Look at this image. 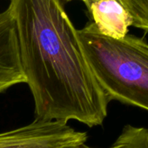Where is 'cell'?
Segmentation results:
<instances>
[{"instance_id": "cell-1", "label": "cell", "mask_w": 148, "mask_h": 148, "mask_svg": "<svg viewBox=\"0 0 148 148\" xmlns=\"http://www.w3.org/2000/svg\"><path fill=\"white\" fill-rule=\"evenodd\" d=\"M35 119L100 126L110 99L90 68L62 0H10Z\"/></svg>"}, {"instance_id": "cell-4", "label": "cell", "mask_w": 148, "mask_h": 148, "mask_svg": "<svg viewBox=\"0 0 148 148\" xmlns=\"http://www.w3.org/2000/svg\"><path fill=\"white\" fill-rule=\"evenodd\" d=\"M26 84L14 19L8 9L0 12V93Z\"/></svg>"}, {"instance_id": "cell-2", "label": "cell", "mask_w": 148, "mask_h": 148, "mask_svg": "<svg viewBox=\"0 0 148 148\" xmlns=\"http://www.w3.org/2000/svg\"><path fill=\"white\" fill-rule=\"evenodd\" d=\"M86 59L110 100L148 112V43L127 34L103 35L94 23L78 30Z\"/></svg>"}, {"instance_id": "cell-6", "label": "cell", "mask_w": 148, "mask_h": 148, "mask_svg": "<svg viewBox=\"0 0 148 148\" xmlns=\"http://www.w3.org/2000/svg\"><path fill=\"white\" fill-rule=\"evenodd\" d=\"M116 141L119 148H148V128L126 125Z\"/></svg>"}, {"instance_id": "cell-8", "label": "cell", "mask_w": 148, "mask_h": 148, "mask_svg": "<svg viewBox=\"0 0 148 148\" xmlns=\"http://www.w3.org/2000/svg\"><path fill=\"white\" fill-rule=\"evenodd\" d=\"M62 1H64V2H71V1H74V0H62ZM79 1H81V2L85 3V5H86V7H87V6H89L92 3L97 1V0H79Z\"/></svg>"}, {"instance_id": "cell-5", "label": "cell", "mask_w": 148, "mask_h": 148, "mask_svg": "<svg viewBox=\"0 0 148 148\" xmlns=\"http://www.w3.org/2000/svg\"><path fill=\"white\" fill-rule=\"evenodd\" d=\"M94 25L105 36L120 39L128 34L132 18L119 0H97L87 6Z\"/></svg>"}, {"instance_id": "cell-7", "label": "cell", "mask_w": 148, "mask_h": 148, "mask_svg": "<svg viewBox=\"0 0 148 148\" xmlns=\"http://www.w3.org/2000/svg\"><path fill=\"white\" fill-rule=\"evenodd\" d=\"M132 18V26L148 32V0H119Z\"/></svg>"}, {"instance_id": "cell-3", "label": "cell", "mask_w": 148, "mask_h": 148, "mask_svg": "<svg viewBox=\"0 0 148 148\" xmlns=\"http://www.w3.org/2000/svg\"><path fill=\"white\" fill-rule=\"evenodd\" d=\"M86 132L68 123L34 119L18 128L0 132V148H79L86 143Z\"/></svg>"}]
</instances>
